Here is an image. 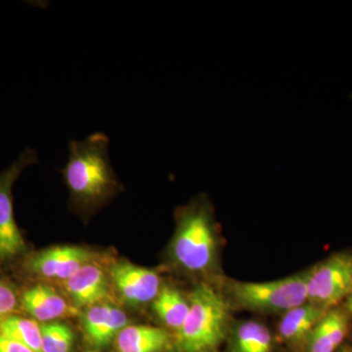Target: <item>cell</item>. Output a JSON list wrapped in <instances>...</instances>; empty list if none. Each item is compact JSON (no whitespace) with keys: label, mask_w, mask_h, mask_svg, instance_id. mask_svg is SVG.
I'll use <instances>...</instances> for the list:
<instances>
[{"label":"cell","mask_w":352,"mask_h":352,"mask_svg":"<svg viewBox=\"0 0 352 352\" xmlns=\"http://www.w3.org/2000/svg\"><path fill=\"white\" fill-rule=\"evenodd\" d=\"M340 352H352V349H349V347H346V349H342Z\"/></svg>","instance_id":"obj_22"},{"label":"cell","mask_w":352,"mask_h":352,"mask_svg":"<svg viewBox=\"0 0 352 352\" xmlns=\"http://www.w3.org/2000/svg\"><path fill=\"white\" fill-rule=\"evenodd\" d=\"M38 163L36 150L25 148L6 170L0 171V267L12 266L29 252L14 212L13 187L23 171Z\"/></svg>","instance_id":"obj_6"},{"label":"cell","mask_w":352,"mask_h":352,"mask_svg":"<svg viewBox=\"0 0 352 352\" xmlns=\"http://www.w3.org/2000/svg\"><path fill=\"white\" fill-rule=\"evenodd\" d=\"M309 270L270 282H232L231 298L240 307L263 314H286L307 302Z\"/></svg>","instance_id":"obj_4"},{"label":"cell","mask_w":352,"mask_h":352,"mask_svg":"<svg viewBox=\"0 0 352 352\" xmlns=\"http://www.w3.org/2000/svg\"><path fill=\"white\" fill-rule=\"evenodd\" d=\"M228 317L224 298L210 285H198L190 296L186 319L176 333L178 351H214L224 339Z\"/></svg>","instance_id":"obj_3"},{"label":"cell","mask_w":352,"mask_h":352,"mask_svg":"<svg viewBox=\"0 0 352 352\" xmlns=\"http://www.w3.org/2000/svg\"><path fill=\"white\" fill-rule=\"evenodd\" d=\"M153 308L157 317L168 327L177 332L182 327L188 314L189 300L187 302L177 289L164 287L153 300Z\"/></svg>","instance_id":"obj_16"},{"label":"cell","mask_w":352,"mask_h":352,"mask_svg":"<svg viewBox=\"0 0 352 352\" xmlns=\"http://www.w3.org/2000/svg\"><path fill=\"white\" fill-rule=\"evenodd\" d=\"M272 349L270 331L259 322H242L233 331L232 352H272Z\"/></svg>","instance_id":"obj_15"},{"label":"cell","mask_w":352,"mask_h":352,"mask_svg":"<svg viewBox=\"0 0 352 352\" xmlns=\"http://www.w3.org/2000/svg\"><path fill=\"white\" fill-rule=\"evenodd\" d=\"M21 314V288L0 267V321Z\"/></svg>","instance_id":"obj_19"},{"label":"cell","mask_w":352,"mask_h":352,"mask_svg":"<svg viewBox=\"0 0 352 352\" xmlns=\"http://www.w3.org/2000/svg\"><path fill=\"white\" fill-rule=\"evenodd\" d=\"M0 352H34L24 344L0 333Z\"/></svg>","instance_id":"obj_20"},{"label":"cell","mask_w":352,"mask_h":352,"mask_svg":"<svg viewBox=\"0 0 352 352\" xmlns=\"http://www.w3.org/2000/svg\"><path fill=\"white\" fill-rule=\"evenodd\" d=\"M127 322L129 318L122 309L103 302L88 307L82 318L87 339L95 347L110 344L126 327Z\"/></svg>","instance_id":"obj_10"},{"label":"cell","mask_w":352,"mask_h":352,"mask_svg":"<svg viewBox=\"0 0 352 352\" xmlns=\"http://www.w3.org/2000/svg\"><path fill=\"white\" fill-rule=\"evenodd\" d=\"M108 279L105 271L94 261L82 266L63 285L74 305L89 307L110 296Z\"/></svg>","instance_id":"obj_11"},{"label":"cell","mask_w":352,"mask_h":352,"mask_svg":"<svg viewBox=\"0 0 352 352\" xmlns=\"http://www.w3.org/2000/svg\"><path fill=\"white\" fill-rule=\"evenodd\" d=\"M352 293V252L329 256L309 270L307 302L330 310Z\"/></svg>","instance_id":"obj_7"},{"label":"cell","mask_w":352,"mask_h":352,"mask_svg":"<svg viewBox=\"0 0 352 352\" xmlns=\"http://www.w3.org/2000/svg\"><path fill=\"white\" fill-rule=\"evenodd\" d=\"M0 333L34 352H43L41 324L25 315L13 314L0 321Z\"/></svg>","instance_id":"obj_17"},{"label":"cell","mask_w":352,"mask_h":352,"mask_svg":"<svg viewBox=\"0 0 352 352\" xmlns=\"http://www.w3.org/2000/svg\"><path fill=\"white\" fill-rule=\"evenodd\" d=\"M97 256L85 247L58 245L29 252L11 266L16 277L25 283H65L85 264L94 263Z\"/></svg>","instance_id":"obj_5"},{"label":"cell","mask_w":352,"mask_h":352,"mask_svg":"<svg viewBox=\"0 0 352 352\" xmlns=\"http://www.w3.org/2000/svg\"><path fill=\"white\" fill-rule=\"evenodd\" d=\"M170 344L168 333L151 326H126L116 339L118 352H163Z\"/></svg>","instance_id":"obj_14"},{"label":"cell","mask_w":352,"mask_h":352,"mask_svg":"<svg viewBox=\"0 0 352 352\" xmlns=\"http://www.w3.org/2000/svg\"><path fill=\"white\" fill-rule=\"evenodd\" d=\"M346 309L352 315V293L346 298Z\"/></svg>","instance_id":"obj_21"},{"label":"cell","mask_w":352,"mask_h":352,"mask_svg":"<svg viewBox=\"0 0 352 352\" xmlns=\"http://www.w3.org/2000/svg\"><path fill=\"white\" fill-rule=\"evenodd\" d=\"M41 324L43 352H71L75 340L73 330L61 322Z\"/></svg>","instance_id":"obj_18"},{"label":"cell","mask_w":352,"mask_h":352,"mask_svg":"<svg viewBox=\"0 0 352 352\" xmlns=\"http://www.w3.org/2000/svg\"><path fill=\"white\" fill-rule=\"evenodd\" d=\"M349 331L346 312L331 308L315 325L305 342V352H336Z\"/></svg>","instance_id":"obj_12"},{"label":"cell","mask_w":352,"mask_h":352,"mask_svg":"<svg viewBox=\"0 0 352 352\" xmlns=\"http://www.w3.org/2000/svg\"><path fill=\"white\" fill-rule=\"evenodd\" d=\"M109 144L110 140L104 132L69 142V160L62 175L72 208L80 214H92L122 189L111 164Z\"/></svg>","instance_id":"obj_1"},{"label":"cell","mask_w":352,"mask_h":352,"mask_svg":"<svg viewBox=\"0 0 352 352\" xmlns=\"http://www.w3.org/2000/svg\"><path fill=\"white\" fill-rule=\"evenodd\" d=\"M22 314L38 323H50L58 319L76 316L78 310L50 284L36 282L21 288Z\"/></svg>","instance_id":"obj_8"},{"label":"cell","mask_w":352,"mask_h":352,"mask_svg":"<svg viewBox=\"0 0 352 352\" xmlns=\"http://www.w3.org/2000/svg\"><path fill=\"white\" fill-rule=\"evenodd\" d=\"M327 311L308 302L289 310L278 325L280 337L294 346H305L308 336Z\"/></svg>","instance_id":"obj_13"},{"label":"cell","mask_w":352,"mask_h":352,"mask_svg":"<svg viewBox=\"0 0 352 352\" xmlns=\"http://www.w3.org/2000/svg\"><path fill=\"white\" fill-rule=\"evenodd\" d=\"M91 352H96V351H91Z\"/></svg>","instance_id":"obj_23"},{"label":"cell","mask_w":352,"mask_h":352,"mask_svg":"<svg viewBox=\"0 0 352 352\" xmlns=\"http://www.w3.org/2000/svg\"><path fill=\"white\" fill-rule=\"evenodd\" d=\"M170 256L182 270L193 273L207 272L217 263V231L207 201L198 199L178 210Z\"/></svg>","instance_id":"obj_2"},{"label":"cell","mask_w":352,"mask_h":352,"mask_svg":"<svg viewBox=\"0 0 352 352\" xmlns=\"http://www.w3.org/2000/svg\"><path fill=\"white\" fill-rule=\"evenodd\" d=\"M110 277L118 293L131 305L153 302L162 289L157 273L127 261L113 264Z\"/></svg>","instance_id":"obj_9"}]
</instances>
